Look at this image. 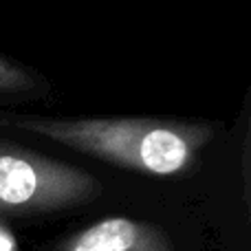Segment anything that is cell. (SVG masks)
I'll use <instances>...</instances> for the list:
<instances>
[{"mask_svg": "<svg viewBox=\"0 0 251 251\" xmlns=\"http://www.w3.org/2000/svg\"><path fill=\"white\" fill-rule=\"evenodd\" d=\"M79 152L154 176L185 174L199 163L212 128L156 117L119 119H9Z\"/></svg>", "mask_w": 251, "mask_h": 251, "instance_id": "1", "label": "cell"}, {"mask_svg": "<svg viewBox=\"0 0 251 251\" xmlns=\"http://www.w3.org/2000/svg\"><path fill=\"white\" fill-rule=\"evenodd\" d=\"M100 192V181L84 170L33 150L0 146V212H53L86 203Z\"/></svg>", "mask_w": 251, "mask_h": 251, "instance_id": "2", "label": "cell"}, {"mask_svg": "<svg viewBox=\"0 0 251 251\" xmlns=\"http://www.w3.org/2000/svg\"><path fill=\"white\" fill-rule=\"evenodd\" d=\"M57 251H170V243L148 223L115 216L71 236Z\"/></svg>", "mask_w": 251, "mask_h": 251, "instance_id": "3", "label": "cell"}, {"mask_svg": "<svg viewBox=\"0 0 251 251\" xmlns=\"http://www.w3.org/2000/svg\"><path fill=\"white\" fill-rule=\"evenodd\" d=\"M31 86H33V79L29 73L0 60V91H25Z\"/></svg>", "mask_w": 251, "mask_h": 251, "instance_id": "4", "label": "cell"}, {"mask_svg": "<svg viewBox=\"0 0 251 251\" xmlns=\"http://www.w3.org/2000/svg\"><path fill=\"white\" fill-rule=\"evenodd\" d=\"M0 251H13V238L2 227H0Z\"/></svg>", "mask_w": 251, "mask_h": 251, "instance_id": "5", "label": "cell"}]
</instances>
